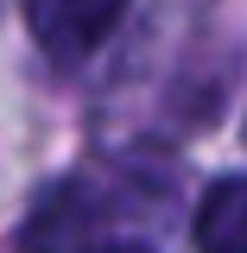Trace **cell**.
Listing matches in <instances>:
<instances>
[{"instance_id": "6da1fadb", "label": "cell", "mask_w": 247, "mask_h": 253, "mask_svg": "<svg viewBox=\"0 0 247 253\" xmlns=\"http://www.w3.org/2000/svg\"><path fill=\"white\" fill-rule=\"evenodd\" d=\"M121 13H127V0H26V32L51 57L76 63L121 26Z\"/></svg>"}, {"instance_id": "7a4b0ae2", "label": "cell", "mask_w": 247, "mask_h": 253, "mask_svg": "<svg viewBox=\"0 0 247 253\" xmlns=\"http://www.w3.org/2000/svg\"><path fill=\"white\" fill-rule=\"evenodd\" d=\"M197 253H247V177H222L203 190Z\"/></svg>"}, {"instance_id": "3957f363", "label": "cell", "mask_w": 247, "mask_h": 253, "mask_svg": "<svg viewBox=\"0 0 247 253\" xmlns=\"http://www.w3.org/2000/svg\"><path fill=\"white\" fill-rule=\"evenodd\" d=\"M89 253H152L146 241H101V247H89Z\"/></svg>"}]
</instances>
